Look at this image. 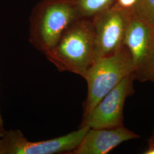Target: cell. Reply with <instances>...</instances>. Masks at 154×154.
<instances>
[{
	"instance_id": "52a82bcc",
	"label": "cell",
	"mask_w": 154,
	"mask_h": 154,
	"mask_svg": "<svg viewBox=\"0 0 154 154\" xmlns=\"http://www.w3.org/2000/svg\"><path fill=\"white\" fill-rule=\"evenodd\" d=\"M134 69L135 78L143 79L154 62L153 28L131 17L123 40Z\"/></svg>"
},
{
	"instance_id": "3957f363",
	"label": "cell",
	"mask_w": 154,
	"mask_h": 154,
	"mask_svg": "<svg viewBox=\"0 0 154 154\" xmlns=\"http://www.w3.org/2000/svg\"><path fill=\"white\" fill-rule=\"evenodd\" d=\"M134 72L129 52L123 46L115 53L96 61L84 78L88 83V91L83 119L91 112L107 94L125 78L134 74Z\"/></svg>"
},
{
	"instance_id": "9a60e30c",
	"label": "cell",
	"mask_w": 154,
	"mask_h": 154,
	"mask_svg": "<svg viewBox=\"0 0 154 154\" xmlns=\"http://www.w3.org/2000/svg\"><path fill=\"white\" fill-rule=\"evenodd\" d=\"M149 140H151V141H152V142H154V134H153V135H152V137L151 138V139H149Z\"/></svg>"
},
{
	"instance_id": "2e32d148",
	"label": "cell",
	"mask_w": 154,
	"mask_h": 154,
	"mask_svg": "<svg viewBox=\"0 0 154 154\" xmlns=\"http://www.w3.org/2000/svg\"><path fill=\"white\" fill-rule=\"evenodd\" d=\"M153 33H154V28H153Z\"/></svg>"
},
{
	"instance_id": "8992f818",
	"label": "cell",
	"mask_w": 154,
	"mask_h": 154,
	"mask_svg": "<svg viewBox=\"0 0 154 154\" xmlns=\"http://www.w3.org/2000/svg\"><path fill=\"white\" fill-rule=\"evenodd\" d=\"M132 74L99 101L91 112L83 119L81 126L88 125L90 128H111L123 126V108L127 98L133 93Z\"/></svg>"
},
{
	"instance_id": "7a4b0ae2",
	"label": "cell",
	"mask_w": 154,
	"mask_h": 154,
	"mask_svg": "<svg viewBox=\"0 0 154 154\" xmlns=\"http://www.w3.org/2000/svg\"><path fill=\"white\" fill-rule=\"evenodd\" d=\"M81 18L75 0H42L30 19L29 39L45 54L72 22Z\"/></svg>"
},
{
	"instance_id": "7c38bea8",
	"label": "cell",
	"mask_w": 154,
	"mask_h": 154,
	"mask_svg": "<svg viewBox=\"0 0 154 154\" xmlns=\"http://www.w3.org/2000/svg\"><path fill=\"white\" fill-rule=\"evenodd\" d=\"M147 79H149L154 82V62L152 64L151 66L150 67L149 71L146 75L145 80H147Z\"/></svg>"
},
{
	"instance_id": "8fae6325",
	"label": "cell",
	"mask_w": 154,
	"mask_h": 154,
	"mask_svg": "<svg viewBox=\"0 0 154 154\" xmlns=\"http://www.w3.org/2000/svg\"><path fill=\"white\" fill-rule=\"evenodd\" d=\"M137 0H118V6L124 9H131Z\"/></svg>"
},
{
	"instance_id": "5b68a950",
	"label": "cell",
	"mask_w": 154,
	"mask_h": 154,
	"mask_svg": "<svg viewBox=\"0 0 154 154\" xmlns=\"http://www.w3.org/2000/svg\"><path fill=\"white\" fill-rule=\"evenodd\" d=\"M131 17L127 10L118 6H111L94 17L95 62L121 49Z\"/></svg>"
},
{
	"instance_id": "277c9868",
	"label": "cell",
	"mask_w": 154,
	"mask_h": 154,
	"mask_svg": "<svg viewBox=\"0 0 154 154\" xmlns=\"http://www.w3.org/2000/svg\"><path fill=\"white\" fill-rule=\"evenodd\" d=\"M90 128L88 125H83L63 136L39 142L29 141L20 130L6 131L0 138V154H69Z\"/></svg>"
},
{
	"instance_id": "30bf717a",
	"label": "cell",
	"mask_w": 154,
	"mask_h": 154,
	"mask_svg": "<svg viewBox=\"0 0 154 154\" xmlns=\"http://www.w3.org/2000/svg\"><path fill=\"white\" fill-rule=\"evenodd\" d=\"M132 17L154 26V0H137L131 8Z\"/></svg>"
},
{
	"instance_id": "6da1fadb",
	"label": "cell",
	"mask_w": 154,
	"mask_h": 154,
	"mask_svg": "<svg viewBox=\"0 0 154 154\" xmlns=\"http://www.w3.org/2000/svg\"><path fill=\"white\" fill-rule=\"evenodd\" d=\"M45 55L58 70L72 72L84 78L95 62L93 22L78 18L72 22Z\"/></svg>"
},
{
	"instance_id": "ba28073f",
	"label": "cell",
	"mask_w": 154,
	"mask_h": 154,
	"mask_svg": "<svg viewBox=\"0 0 154 154\" xmlns=\"http://www.w3.org/2000/svg\"><path fill=\"white\" fill-rule=\"evenodd\" d=\"M139 138V135L123 126L90 128L81 142L69 154H106L121 143Z\"/></svg>"
},
{
	"instance_id": "9c48e42d",
	"label": "cell",
	"mask_w": 154,
	"mask_h": 154,
	"mask_svg": "<svg viewBox=\"0 0 154 154\" xmlns=\"http://www.w3.org/2000/svg\"><path fill=\"white\" fill-rule=\"evenodd\" d=\"M115 0H75L81 18L95 17L111 7Z\"/></svg>"
},
{
	"instance_id": "5bb4252c",
	"label": "cell",
	"mask_w": 154,
	"mask_h": 154,
	"mask_svg": "<svg viewBox=\"0 0 154 154\" xmlns=\"http://www.w3.org/2000/svg\"><path fill=\"white\" fill-rule=\"evenodd\" d=\"M144 154H154V142L151 140L149 141V149L144 152Z\"/></svg>"
},
{
	"instance_id": "4fadbf2b",
	"label": "cell",
	"mask_w": 154,
	"mask_h": 154,
	"mask_svg": "<svg viewBox=\"0 0 154 154\" xmlns=\"http://www.w3.org/2000/svg\"><path fill=\"white\" fill-rule=\"evenodd\" d=\"M6 132V131L5 130V128L4 126V123L2 118V116L0 113V138H2L5 134Z\"/></svg>"
}]
</instances>
